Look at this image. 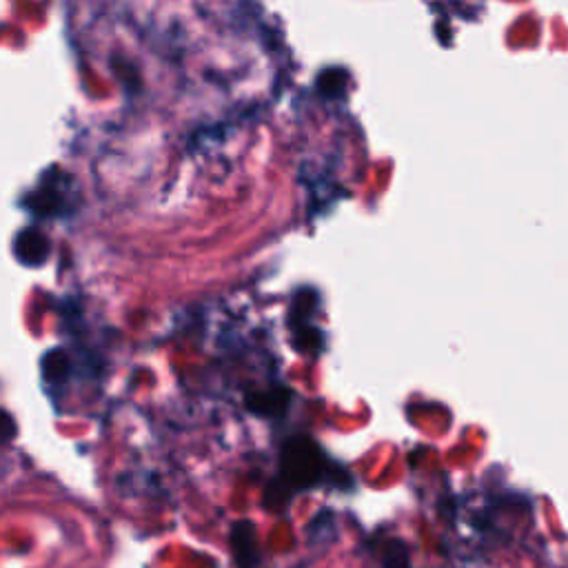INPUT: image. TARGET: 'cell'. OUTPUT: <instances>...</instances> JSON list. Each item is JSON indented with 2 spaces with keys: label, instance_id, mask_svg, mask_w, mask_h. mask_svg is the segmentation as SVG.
<instances>
[{
  "label": "cell",
  "instance_id": "7a4b0ae2",
  "mask_svg": "<svg viewBox=\"0 0 568 568\" xmlns=\"http://www.w3.org/2000/svg\"><path fill=\"white\" fill-rule=\"evenodd\" d=\"M74 180L60 169H49L40 176L36 189L23 200V207L38 220L67 218L74 209Z\"/></svg>",
  "mask_w": 568,
  "mask_h": 568
},
{
  "label": "cell",
  "instance_id": "8fae6325",
  "mask_svg": "<svg viewBox=\"0 0 568 568\" xmlns=\"http://www.w3.org/2000/svg\"><path fill=\"white\" fill-rule=\"evenodd\" d=\"M3 420H5V435H3V442H9L16 435V426H14V420H12V415H9L7 411L3 413Z\"/></svg>",
  "mask_w": 568,
  "mask_h": 568
},
{
  "label": "cell",
  "instance_id": "9c48e42d",
  "mask_svg": "<svg viewBox=\"0 0 568 568\" xmlns=\"http://www.w3.org/2000/svg\"><path fill=\"white\" fill-rule=\"evenodd\" d=\"M347 71L344 69H327L322 71L320 78H318V87L322 91V96L327 98H342L344 96V89H347Z\"/></svg>",
  "mask_w": 568,
  "mask_h": 568
},
{
  "label": "cell",
  "instance_id": "277c9868",
  "mask_svg": "<svg viewBox=\"0 0 568 568\" xmlns=\"http://www.w3.org/2000/svg\"><path fill=\"white\" fill-rule=\"evenodd\" d=\"M231 551L236 568H256L258 564V535L249 520H240L231 526Z\"/></svg>",
  "mask_w": 568,
  "mask_h": 568
},
{
  "label": "cell",
  "instance_id": "6da1fadb",
  "mask_svg": "<svg viewBox=\"0 0 568 568\" xmlns=\"http://www.w3.org/2000/svg\"><path fill=\"white\" fill-rule=\"evenodd\" d=\"M293 491H309L316 486L351 491L353 478L347 469L327 458L322 446L309 435H293L280 451V475Z\"/></svg>",
  "mask_w": 568,
  "mask_h": 568
},
{
  "label": "cell",
  "instance_id": "ba28073f",
  "mask_svg": "<svg viewBox=\"0 0 568 568\" xmlns=\"http://www.w3.org/2000/svg\"><path fill=\"white\" fill-rule=\"evenodd\" d=\"M293 491L291 486L284 482L282 478H273L267 486V491H265V509L271 511V513H284L289 509V504L293 500Z\"/></svg>",
  "mask_w": 568,
  "mask_h": 568
},
{
  "label": "cell",
  "instance_id": "30bf717a",
  "mask_svg": "<svg viewBox=\"0 0 568 568\" xmlns=\"http://www.w3.org/2000/svg\"><path fill=\"white\" fill-rule=\"evenodd\" d=\"M382 562L387 568H409V549L402 540H389L382 546Z\"/></svg>",
  "mask_w": 568,
  "mask_h": 568
},
{
  "label": "cell",
  "instance_id": "3957f363",
  "mask_svg": "<svg viewBox=\"0 0 568 568\" xmlns=\"http://www.w3.org/2000/svg\"><path fill=\"white\" fill-rule=\"evenodd\" d=\"M49 253H52V245H49L47 236L36 227H25L18 231L14 240V256L25 267H40L45 265Z\"/></svg>",
  "mask_w": 568,
  "mask_h": 568
},
{
  "label": "cell",
  "instance_id": "5b68a950",
  "mask_svg": "<svg viewBox=\"0 0 568 568\" xmlns=\"http://www.w3.org/2000/svg\"><path fill=\"white\" fill-rule=\"evenodd\" d=\"M291 402V391L284 387L267 389V391H256L247 398V409L251 413L260 415V418H280V415L287 413Z\"/></svg>",
  "mask_w": 568,
  "mask_h": 568
},
{
  "label": "cell",
  "instance_id": "52a82bcc",
  "mask_svg": "<svg viewBox=\"0 0 568 568\" xmlns=\"http://www.w3.org/2000/svg\"><path fill=\"white\" fill-rule=\"evenodd\" d=\"M40 369H43V378L52 384H63L71 369V360L65 349H52L45 353L43 362H40Z\"/></svg>",
  "mask_w": 568,
  "mask_h": 568
},
{
  "label": "cell",
  "instance_id": "8992f818",
  "mask_svg": "<svg viewBox=\"0 0 568 568\" xmlns=\"http://www.w3.org/2000/svg\"><path fill=\"white\" fill-rule=\"evenodd\" d=\"M318 309V293L316 291H300L289 311V327L293 333L311 329V316Z\"/></svg>",
  "mask_w": 568,
  "mask_h": 568
}]
</instances>
